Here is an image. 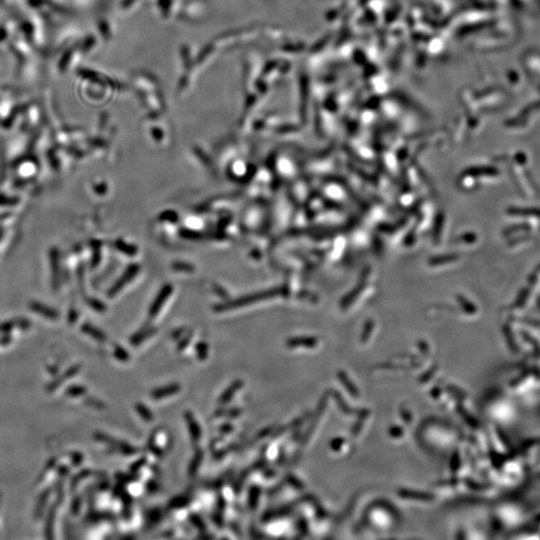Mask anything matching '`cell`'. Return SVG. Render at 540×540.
<instances>
[{"label":"cell","mask_w":540,"mask_h":540,"mask_svg":"<svg viewBox=\"0 0 540 540\" xmlns=\"http://www.w3.org/2000/svg\"><path fill=\"white\" fill-rule=\"evenodd\" d=\"M179 390V386L177 384H172L170 386H167V387H164L162 389H159V390H155L153 391L151 397L155 398V399H159V398H162V397H165L167 394L170 395V394H174L175 392H177Z\"/></svg>","instance_id":"cell-1"},{"label":"cell","mask_w":540,"mask_h":540,"mask_svg":"<svg viewBox=\"0 0 540 540\" xmlns=\"http://www.w3.org/2000/svg\"><path fill=\"white\" fill-rule=\"evenodd\" d=\"M196 425H197V423H196L195 419L192 418V419L189 420V429H190V432H191V434L193 435L192 437H193L194 439H198V438H199V428H196V427H195Z\"/></svg>","instance_id":"cell-2"}]
</instances>
